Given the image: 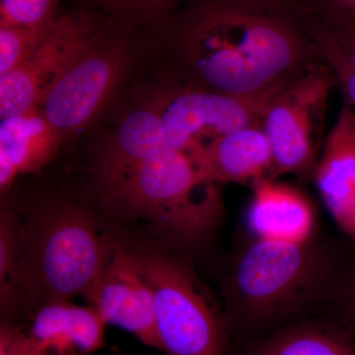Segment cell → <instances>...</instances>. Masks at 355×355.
I'll use <instances>...</instances> for the list:
<instances>
[{
  "label": "cell",
  "mask_w": 355,
  "mask_h": 355,
  "mask_svg": "<svg viewBox=\"0 0 355 355\" xmlns=\"http://www.w3.org/2000/svg\"><path fill=\"white\" fill-rule=\"evenodd\" d=\"M118 15L137 19H156L169 12L177 0H98Z\"/></svg>",
  "instance_id": "obj_22"
},
{
  "label": "cell",
  "mask_w": 355,
  "mask_h": 355,
  "mask_svg": "<svg viewBox=\"0 0 355 355\" xmlns=\"http://www.w3.org/2000/svg\"><path fill=\"white\" fill-rule=\"evenodd\" d=\"M19 327L22 355H90L104 347L107 324L90 306L44 303Z\"/></svg>",
  "instance_id": "obj_11"
},
{
  "label": "cell",
  "mask_w": 355,
  "mask_h": 355,
  "mask_svg": "<svg viewBox=\"0 0 355 355\" xmlns=\"http://www.w3.org/2000/svg\"><path fill=\"white\" fill-rule=\"evenodd\" d=\"M90 198L119 242L169 252L197 265L223 223L220 184L176 149L90 180Z\"/></svg>",
  "instance_id": "obj_2"
},
{
  "label": "cell",
  "mask_w": 355,
  "mask_h": 355,
  "mask_svg": "<svg viewBox=\"0 0 355 355\" xmlns=\"http://www.w3.org/2000/svg\"><path fill=\"white\" fill-rule=\"evenodd\" d=\"M83 297L107 326L119 327L146 347L161 352L155 298L132 248L118 243L113 256Z\"/></svg>",
  "instance_id": "obj_10"
},
{
  "label": "cell",
  "mask_w": 355,
  "mask_h": 355,
  "mask_svg": "<svg viewBox=\"0 0 355 355\" xmlns=\"http://www.w3.org/2000/svg\"><path fill=\"white\" fill-rule=\"evenodd\" d=\"M304 7L323 23L355 67V22Z\"/></svg>",
  "instance_id": "obj_23"
},
{
  "label": "cell",
  "mask_w": 355,
  "mask_h": 355,
  "mask_svg": "<svg viewBox=\"0 0 355 355\" xmlns=\"http://www.w3.org/2000/svg\"><path fill=\"white\" fill-rule=\"evenodd\" d=\"M29 261L19 214L10 202L0 210V322L22 324L29 317Z\"/></svg>",
  "instance_id": "obj_17"
},
{
  "label": "cell",
  "mask_w": 355,
  "mask_h": 355,
  "mask_svg": "<svg viewBox=\"0 0 355 355\" xmlns=\"http://www.w3.org/2000/svg\"><path fill=\"white\" fill-rule=\"evenodd\" d=\"M64 137L36 108L0 123V193L12 189L18 178L36 174L58 155Z\"/></svg>",
  "instance_id": "obj_15"
},
{
  "label": "cell",
  "mask_w": 355,
  "mask_h": 355,
  "mask_svg": "<svg viewBox=\"0 0 355 355\" xmlns=\"http://www.w3.org/2000/svg\"><path fill=\"white\" fill-rule=\"evenodd\" d=\"M60 0H0V25L42 27L58 17Z\"/></svg>",
  "instance_id": "obj_20"
},
{
  "label": "cell",
  "mask_w": 355,
  "mask_h": 355,
  "mask_svg": "<svg viewBox=\"0 0 355 355\" xmlns=\"http://www.w3.org/2000/svg\"><path fill=\"white\" fill-rule=\"evenodd\" d=\"M343 268L318 238L302 244L251 240L222 266V311L231 338L245 343L326 313Z\"/></svg>",
  "instance_id": "obj_3"
},
{
  "label": "cell",
  "mask_w": 355,
  "mask_h": 355,
  "mask_svg": "<svg viewBox=\"0 0 355 355\" xmlns=\"http://www.w3.org/2000/svg\"><path fill=\"white\" fill-rule=\"evenodd\" d=\"M328 15L355 22V0H318L314 6H306Z\"/></svg>",
  "instance_id": "obj_24"
},
{
  "label": "cell",
  "mask_w": 355,
  "mask_h": 355,
  "mask_svg": "<svg viewBox=\"0 0 355 355\" xmlns=\"http://www.w3.org/2000/svg\"><path fill=\"white\" fill-rule=\"evenodd\" d=\"M128 58L123 44L102 39L51 86L39 109L64 139L101 111L120 83Z\"/></svg>",
  "instance_id": "obj_9"
},
{
  "label": "cell",
  "mask_w": 355,
  "mask_h": 355,
  "mask_svg": "<svg viewBox=\"0 0 355 355\" xmlns=\"http://www.w3.org/2000/svg\"><path fill=\"white\" fill-rule=\"evenodd\" d=\"M254 0H220L184 30L179 81L244 99L273 97L320 60L297 16Z\"/></svg>",
  "instance_id": "obj_1"
},
{
  "label": "cell",
  "mask_w": 355,
  "mask_h": 355,
  "mask_svg": "<svg viewBox=\"0 0 355 355\" xmlns=\"http://www.w3.org/2000/svg\"><path fill=\"white\" fill-rule=\"evenodd\" d=\"M240 355H355V338L334 318L315 315L245 343Z\"/></svg>",
  "instance_id": "obj_16"
},
{
  "label": "cell",
  "mask_w": 355,
  "mask_h": 355,
  "mask_svg": "<svg viewBox=\"0 0 355 355\" xmlns=\"http://www.w3.org/2000/svg\"><path fill=\"white\" fill-rule=\"evenodd\" d=\"M301 24L304 28L315 51L335 74L336 84L342 89L345 104L355 113V67L350 62L345 51L315 14L305 7L294 8Z\"/></svg>",
  "instance_id": "obj_18"
},
{
  "label": "cell",
  "mask_w": 355,
  "mask_h": 355,
  "mask_svg": "<svg viewBox=\"0 0 355 355\" xmlns=\"http://www.w3.org/2000/svg\"><path fill=\"white\" fill-rule=\"evenodd\" d=\"M202 174L216 184L253 187L272 179V146L261 125L226 133L189 154Z\"/></svg>",
  "instance_id": "obj_14"
},
{
  "label": "cell",
  "mask_w": 355,
  "mask_h": 355,
  "mask_svg": "<svg viewBox=\"0 0 355 355\" xmlns=\"http://www.w3.org/2000/svg\"><path fill=\"white\" fill-rule=\"evenodd\" d=\"M336 85L335 74L320 58L268 102L261 127L272 146V179L295 175L313 181L324 144L329 98Z\"/></svg>",
  "instance_id": "obj_6"
},
{
  "label": "cell",
  "mask_w": 355,
  "mask_h": 355,
  "mask_svg": "<svg viewBox=\"0 0 355 355\" xmlns=\"http://www.w3.org/2000/svg\"><path fill=\"white\" fill-rule=\"evenodd\" d=\"M101 40L99 28L88 15H58L24 62L0 76V118L39 108L51 86Z\"/></svg>",
  "instance_id": "obj_8"
},
{
  "label": "cell",
  "mask_w": 355,
  "mask_h": 355,
  "mask_svg": "<svg viewBox=\"0 0 355 355\" xmlns=\"http://www.w3.org/2000/svg\"><path fill=\"white\" fill-rule=\"evenodd\" d=\"M254 1L261 2V3L270 4V6H279V4H277L275 0H254Z\"/></svg>",
  "instance_id": "obj_25"
},
{
  "label": "cell",
  "mask_w": 355,
  "mask_h": 355,
  "mask_svg": "<svg viewBox=\"0 0 355 355\" xmlns=\"http://www.w3.org/2000/svg\"><path fill=\"white\" fill-rule=\"evenodd\" d=\"M313 182L331 218L355 244V113L349 105L324 139Z\"/></svg>",
  "instance_id": "obj_13"
},
{
  "label": "cell",
  "mask_w": 355,
  "mask_h": 355,
  "mask_svg": "<svg viewBox=\"0 0 355 355\" xmlns=\"http://www.w3.org/2000/svg\"><path fill=\"white\" fill-rule=\"evenodd\" d=\"M53 22L42 27L0 25V76L12 71L24 62Z\"/></svg>",
  "instance_id": "obj_19"
},
{
  "label": "cell",
  "mask_w": 355,
  "mask_h": 355,
  "mask_svg": "<svg viewBox=\"0 0 355 355\" xmlns=\"http://www.w3.org/2000/svg\"><path fill=\"white\" fill-rule=\"evenodd\" d=\"M272 98L233 97L175 79L146 101L158 114L166 146L191 154L226 133L261 125Z\"/></svg>",
  "instance_id": "obj_7"
},
{
  "label": "cell",
  "mask_w": 355,
  "mask_h": 355,
  "mask_svg": "<svg viewBox=\"0 0 355 355\" xmlns=\"http://www.w3.org/2000/svg\"><path fill=\"white\" fill-rule=\"evenodd\" d=\"M292 1H293V0H275L277 4L282 6H287V4L291 3Z\"/></svg>",
  "instance_id": "obj_26"
},
{
  "label": "cell",
  "mask_w": 355,
  "mask_h": 355,
  "mask_svg": "<svg viewBox=\"0 0 355 355\" xmlns=\"http://www.w3.org/2000/svg\"><path fill=\"white\" fill-rule=\"evenodd\" d=\"M130 247L139 256L155 298L161 352L230 355L232 338L223 311L203 286L196 263L162 250Z\"/></svg>",
  "instance_id": "obj_5"
},
{
  "label": "cell",
  "mask_w": 355,
  "mask_h": 355,
  "mask_svg": "<svg viewBox=\"0 0 355 355\" xmlns=\"http://www.w3.org/2000/svg\"><path fill=\"white\" fill-rule=\"evenodd\" d=\"M324 314L334 318L355 338V261L343 268Z\"/></svg>",
  "instance_id": "obj_21"
},
{
  "label": "cell",
  "mask_w": 355,
  "mask_h": 355,
  "mask_svg": "<svg viewBox=\"0 0 355 355\" xmlns=\"http://www.w3.org/2000/svg\"><path fill=\"white\" fill-rule=\"evenodd\" d=\"M29 261L30 316L44 303L85 295L118 239L87 197L50 195L15 205ZM27 319V320H28Z\"/></svg>",
  "instance_id": "obj_4"
},
{
  "label": "cell",
  "mask_w": 355,
  "mask_h": 355,
  "mask_svg": "<svg viewBox=\"0 0 355 355\" xmlns=\"http://www.w3.org/2000/svg\"><path fill=\"white\" fill-rule=\"evenodd\" d=\"M251 189L246 224L252 238L293 244L316 239L317 211L302 191L270 178Z\"/></svg>",
  "instance_id": "obj_12"
}]
</instances>
